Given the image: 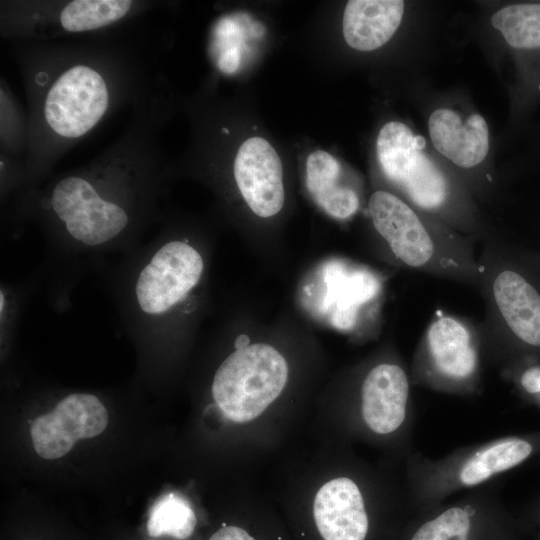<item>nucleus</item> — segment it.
Masks as SVG:
<instances>
[{
  "label": "nucleus",
  "mask_w": 540,
  "mask_h": 540,
  "mask_svg": "<svg viewBox=\"0 0 540 540\" xmlns=\"http://www.w3.org/2000/svg\"><path fill=\"white\" fill-rule=\"evenodd\" d=\"M535 448L528 438L508 436L461 447L438 459L413 451L405 458L408 504L420 511L433 508L454 493L496 480L527 460Z\"/></svg>",
  "instance_id": "obj_1"
},
{
  "label": "nucleus",
  "mask_w": 540,
  "mask_h": 540,
  "mask_svg": "<svg viewBox=\"0 0 540 540\" xmlns=\"http://www.w3.org/2000/svg\"><path fill=\"white\" fill-rule=\"evenodd\" d=\"M288 379L285 358L274 347L255 343L236 348L218 367L212 396L226 419L247 423L281 394Z\"/></svg>",
  "instance_id": "obj_2"
},
{
  "label": "nucleus",
  "mask_w": 540,
  "mask_h": 540,
  "mask_svg": "<svg viewBox=\"0 0 540 540\" xmlns=\"http://www.w3.org/2000/svg\"><path fill=\"white\" fill-rule=\"evenodd\" d=\"M203 271L201 254L187 241L156 244L133 272L128 306L141 325L156 326L188 297Z\"/></svg>",
  "instance_id": "obj_3"
},
{
  "label": "nucleus",
  "mask_w": 540,
  "mask_h": 540,
  "mask_svg": "<svg viewBox=\"0 0 540 540\" xmlns=\"http://www.w3.org/2000/svg\"><path fill=\"white\" fill-rule=\"evenodd\" d=\"M368 207L375 229L406 266L460 277L475 273L474 262L462 244L439 241L399 197L376 191Z\"/></svg>",
  "instance_id": "obj_4"
},
{
  "label": "nucleus",
  "mask_w": 540,
  "mask_h": 540,
  "mask_svg": "<svg viewBox=\"0 0 540 540\" xmlns=\"http://www.w3.org/2000/svg\"><path fill=\"white\" fill-rule=\"evenodd\" d=\"M48 204L64 234L80 248L97 250L116 245L131 228L128 206L81 174L59 179Z\"/></svg>",
  "instance_id": "obj_5"
},
{
  "label": "nucleus",
  "mask_w": 540,
  "mask_h": 540,
  "mask_svg": "<svg viewBox=\"0 0 540 540\" xmlns=\"http://www.w3.org/2000/svg\"><path fill=\"white\" fill-rule=\"evenodd\" d=\"M413 378L440 392H476L480 382V348L471 329L456 318L437 317L415 356Z\"/></svg>",
  "instance_id": "obj_6"
},
{
  "label": "nucleus",
  "mask_w": 540,
  "mask_h": 540,
  "mask_svg": "<svg viewBox=\"0 0 540 540\" xmlns=\"http://www.w3.org/2000/svg\"><path fill=\"white\" fill-rule=\"evenodd\" d=\"M357 417L364 433L394 444L405 458L412 453L415 412L402 365L385 361L369 369L360 385Z\"/></svg>",
  "instance_id": "obj_7"
},
{
  "label": "nucleus",
  "mask_w": 540,
  "mask_h": 540,
  "mask_svg": "<svg viewBox=\"0 0 540 540\" xmlns=\"http://www.w3.org/2000/svg\"><path fill=\"white\" fill-rule=\"evenodd\" d=\"M109 90L102 74L89 65L64 70L48 89L44 119L58 136L76 139L89 132L105 115Z\"/></svg>",
  "instance_id": "obj_8"
},
{
  "label": "nucleus",
  "mask_w": 540,
  "mask_h": 540,
  "mask_svg": "<svg viewBox=\"0 0 540 540\" xmlns=\"http://www.w3.org/2000/svg\"><path fill=\"white\" fill-rule=\"evenodd\" d=\"M107 424L108 413L98 397L72 393L50 413L37 417L30 434L36 453L53 460L66 455L78 440L101 434Z\"/></svg>",
  "instance_id": "obj_9"
},
{
  "label": "nucleus",
  "mask_w": 540,
  "mask_h": 540,
  "mask_svg": "<svg viewBox=\"0 0 540 540\" xmlns=\"http://www.w3.org/2000/svg\"><path fill=\"white\" fill-rule=\"evenodd\" d=\"M343 475L321 486L313 503V516L324 540H365L370 526L369 484Z\"/></svg>",
  "instance_id": "obj_10"
},
{
  "label": "nucleus",
  "mask_w": 540,
  "mask_h": 540,
  "mask_svg": "<svg viewBox=\"0 0 540 540\" xmlns=\"http://www.w3.org/2000/svg\"><path fill=\"white\" fill-rule=\"evenodd\" d=\"M236 184L250 209L267 218L284 204L281 160L271 144L261 137L242 143L234 161Z\"/></svg>",
  "instance_id": "obj_11"
},
{
  "label": "nucleus",
  "mask_w": 540,
  "mask_h": 540,
  "mask_svg": "<svg viewBox=\"0 0 540 540\" xmlns=\"http://www.w3.org/2000/svg\"><path fill=\"white\" fill-rule=\"evenodd\" d=\"M498 496L494 480L468 490L450 504L425 510L430 515L414 529L409 540H474L482 523L499 514Z\"/></svg>",
  "instance_id": "obj_12"
},
{
  "label": "nucleus",
  "mask_w": 540,
  "mask_h": 540,
  "mask_svg": "<svg viewBox=\"0 0 540 540\" xmlns=\"http://www.w3.org/2000/svg\"><path fill=\"white\" fill-rule=\"evenodd\" d=\"M428 128L434 147L459 167H474L488 153V126L479 114L462 121L452 109H437L429 117Z\"/></svg>",
  "instance_id": "obj_13"
},
{
  "label": "nucleus",
  "mask_w": 540,
  "mask_h": 540,
  "mask_svg": "<svg viewBox=\"0 0 540 540\" xmlns=\"http://www.w3.org/2000/svg\"><path fill=\"white\" fill-rule=\"evenodd\" d=\"M404 13L401 0H351L343 14L346 43L359 51H372L388 42Z\"/></svg>",
  "instance_id": "obj_14"
},
{
  "label": "nucleus",
  "mask_w": 540,
  "mask_h": 540,
  "mask_svg": "<svg viewBox=\"0 0 540 540\" xmlns=\"http://www.w3.org/2000/svg\"><path fill=\"white\" fill-rule=\"evenodd\" d=\"M495 303L510 330L523 342L540 347V295L521 275L500 272L493 282Z\"/></svg>",
  "instance_id": "obj_15"
},
{
  "label": "nucleus",
  "mask_w": 540,
  "mask_h": 540,
  "mask_svg": "<svg viewBox=\"0 0 540 540\" xmlns=\"http://www.w3.org/2000/svg\"><path fill=\"white\" fill-rule=\"evenodd\" d=\"M339 162L328 152L315 150L306 164V185L315 202L329 215L338 219L352 216L359 208L354 190L338 183Z\"/></svg>",
  "instance_id": "obj_16"
},
{
  "label": "nucleus",
  "mask_w": 540,
  "mask_h": 540,
  "mask_svg": "<svg viewBox=\"0 0 540 540\" xmlns=\"http://www.w3.org/2000/svg\"><path fill=\"white\" fill-rule=\"evenodd\" d=\"M425 140L397 121L385 124L377 137V154L385 175L399 184L423 153Z\"/></svg>",
  "instance_id": "obj_17"
},
{
  "label": "nucleus",
  "mask_w": 540,
  "mask_h": 540,
  "mask_svg": "<svg viewBox=\"0 0 540 540\" xmlns=\"http://www.w3.org/2000/svg\"><path fill=\"white\" fill-rule=\"evenodd\" d=\"M398 185L414 204L425 210H439L448 201L447 180L424 153Z\"/></svg>",
  "instance_id": "obj_18"
},
{
  "label": "nucleus",
  "mask_w": 540,
  "mask_h": 540,
  "mask_svg": "<svg viewBox=\"0 0 540 540\" xmlns=\"http://www.w3.org/2000/svg\"><path fill=\"white\" fill-rule=\"evenodd\" d=\"M127 0H75L61 11L59 21L68 32H85L110 25L132 7Z\"/></svg>",
  "instance_id": "obj_19"
},
{
  "label": "nucleus",
  "mask_w": 540,
  "mask_h": 540,
  "mask_svg": "<svg viewBox=\"0 0 540 540\" xmlns=\"http://www.w3.org/2000/svg\"><path fill=\"white\" fill-rule=\"evenodd\" d=\"M491 22L511 47L540 48V4L506 6L493 14Z\"/></svg>",
  "instance_id": "obj_20"
},
{
  "label": "nucleus",
  "mask_w": 540,
  "mask_h": 540,
  "mask_svg": "<svg viewBox=\"0 0 540 540\" xmlns=\"http://www.w3.org/2000/svg\"><path fill=\"white\" fill-rule=\"evenodd\" d=\"M196 522L188 500L180 494L167 493L150 508L147 531L152 537L167 535L183 540L192 534Z\"/></svg>",
  "instance_id": "obj_21"
},
{
  "label": "nucleus",
  "mask_w": 540,
  "mask_h": 540,
  "mask_svg": "<svg viewBox=\"0 0 540 540\" xmlns=\"http://www.w3.org/2000/svg\"><path fill=\"white\" fill-rule=\"evenodd\" d=\"M209 540H255L247 531L237 526H223Z\"/></svg>",
  "instance_id": "obj_22"
},
{
  "label": "nucleus",
  "mask_w": 540,
  "mask_h": 540,
  "mask_svg": "<svg viewBox=\"0 0 540 540\" xmlns=\"http://www.w3.org/2000/svg\"><path fill=\"white\" fill-rule=\"evenodd\" d=\"M520 384L530 394L540 393V368L527 369L520 378Z\"/></svg>",
  "instance_id": "obj_23"
},
{
  "label": "nucleus",
  "mask_w": 540,
  "mask_h": 540,
  "mask_svg": "<svg viewBox=\"0 0 540 540\" xmlns=\"http://www.w3.org/2000/svg\"><path fill=\"white\" fill-rule=\"evenodd\" d=\"M249 345V338L246 335H240L237 337L235 341V347L236 348H242Z\"/></svg>",
  "instance_id": "obj_24"
}]
</instances>
